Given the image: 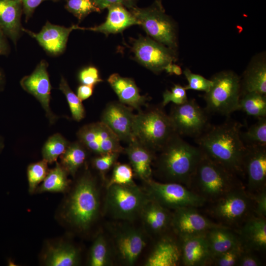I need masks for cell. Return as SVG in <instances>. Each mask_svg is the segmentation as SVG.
I'll use <instances>...</instances> for the list:
<instances>
[{
	"label": "cell",
	"mask_w": 266,
	"mask_h": 266,
	"mask_svg": "<svg viewBox=\"0 0 266 266\" xmlns=\"http://www.w3.org/2000/svg\"><path fill=\"white\" fill-rule=\"evenodd\" d=\"M240 134L245 146H266V117L258 118L256 123Z\"/></svg>",
	"instance_id": "34"
},
{
	"label": "cell",
	"mask_w": 266,
	"mask_h": 266,
	"mask_svg": "<svg viewBox=\"0 0 266 266\" xmlns=\"http://www.w3.org/2000/svg\"><path fill=\"white\" fill-rule=\"evenodd\" d=\"M140 215H141L146 227L154 233L164 232L171 224L172 214L168 209L150 199Z\"/></svg>",
	"instance_id": "29"
},
{
	"label": "cell",
	"mask_w": 266,
	"mask_h": 266,
	"mask_svg": "<svg viewBox=\"0 0 266 266\" xmlns=\"http://www.w3.org/2000/svg\"></svg>",
	"instance_id": "55"
},
{
	"label": "cell",
	"mask_w": 266,
	"mask_h": 266,
	"mask_svg": "<svg viewBox=\"0 0 266 266\" xmlns=\"http://www.w3.org/2000/svg\"><path fill=\"white\" fill-rule=\"evenodd\" d=\"M253 203V213L257 216H266V188L250 194Z\"/></svg>",
	"instance_id": "44"
},
{
	"label": "cell",
	"mask_w": 266,
	"mask_h": 266,
	"mask_svg": "<svg viewBox=\"0 0 266 266\" xmlns=\"http://www.w3.org/2000/svg\"><path fill=\"white\" fill-rule=\"evenodd\" d=\"M47 162L43 160L30 165L27 168V177L29 190L30 193H33L38 184L45 178L48 171Z\"/></svg>",
	"instance_id": "39"
},
{
	"label": "cell",
	"mask_w": 266,
	"mask_h": 266,
	"mask_svg": "<svg viewBox=\"0 0 266 266\" xmlns=\"http://www.w3.org/2000/svg\"><path fill=\"white\" fill-rule=\"evenodd\" d=\"M132 50L141 64L156 73L176 60L174 50L147 37L141 36L136 40Z\"/></svg>",
	"instance_id": "13"
},
{
	"label": "cell",
	"mask_w": 266,
	"mask_h": 266,
	"mask_svg": "<svg viewBox=\"0 0 266 266\" xmlns=\"http://www.w3.org/2000/svg\"><path fill=\"white\" fill-rule=\"evenodd\" d=\"M59 89L66 97L73 119L80 121L83 119L85 111L82 101L71 90L64 77H62L61 79Z\"/></svg>",
	"instance_id": "36"
},
{
	"label": "cell",
	"mask_w": 266,
	"mask_h": 266,
	"mask_svg": "<svg viewBox=\"0 0 266 266\" xmlns=\"http://www.w3.org/2000/svg\"><path fill=\"white\" fill-rule=\"evenodd\" d=\"M172 74H175L177 75H180L182 73L181 67L177 65L172 64Z\"/></svg>",
	"instance_id": "52"
},
{
	"label": "cell",
	"mask_w": 266,
	"mask_h": 266,
	"mask_svg": "<svg viewBox=\"0 0 266 266\" xmlns=\"http://www.w3.org/2000/svg\"><path fill=\"white\" fill-rule=\"evenodd\" d=\"M79 253L73 246L61 244L49 248L45 264L49 266H73L78 264Z\"/></svg>",
	"instance_id": "30"
},
{
	"label": "cell",
	"mask_w": 266,
	"mask_h": 266,
	"mask_svg": "<svg viewBox=\"0 0 266 266\" xmlns=\"http://www.w3.org/2000/svg\"><path fill=\"white\" fill-rule=\"evenodd\" d=\"M145 181L148 197L167 209L198 207L206 202L202 197L181 184L160 183L151 179Z\"/></svg>",
	"instance_id": "8"
},
{
	"label": "cell",
	"mask_w": 266,
	"mask_h": 266,
	"mask_svg": "<svg viewBox=\"0 0 266 266\" xmlns=\"http://www.w3.org/2000/svg\"><path fill=\"white\" fill-rule=\"evenodd\" d=\"M181 261L180 242L169 236L156 244L148 257L146 266H176Z\"/></svg>",
	"instance_id": "23"
},
{
	"label": "cell",
	"mask_w": 266,
	"mask_h": 266,
	"mask_svg": "<svg viewBox=\"0 0 266 266\" xmlns=\"http://www.w3.org/2000/svg\"><path fill=\"white\" fill-rule=\"evenodd\" d=\"M107 82L118 97L119 101L138 111L145 105L148 97L140 94L139 89L133 79L113 73Z\"/></svg>",
	"instance_id": "22"
},
{
	"label": "cell",
	"mask_w": 266,
	"mask_h": 266,
	"mask_svg": "<svg viewBox=\"0 0 266 266\" xmlns=\"http://www.w3.org/2000/svg\"><path fill=\"white\" fill-rule=\"evenodd\" d=\"M252 251L244 249L242 253L237 266H260L262 265L261 260Z\"/></svg>",
	"instance_id": "47"
},
{
	"label": "cell",
	"mask_w": 266,
	"mask_h": 266,
	"mask_svg": "<svg viewBox=\"0 0 266 266\" xmlns=\"http://www.w3.org/2000/svg\"><path fill=\"white\" fill-rule=\"evenodd\" d=\"M108 262L107 244L104 237L100 235L96 238L91 247L89 265L91 266H105Z\"/></svg>",
	"instance_id": "37"
},
{
	"label": "cell",
	"mask_w": 266,
	"mask_h": 266,
	"mask_svg": "<svg viewBox=\"0 0 266 266\" xmlns=\"http://www.w3.org/2000/svg\"><path fill=\"white\" fill-rule=\"evenodd\" d=\"M207 112L194 99L182 104H174L168 115L175 132L195 138L210 126Z\"/></svg>",
	"instance_id": "10"
},
{
	"label": "cell",
	"mask_w": 266,
	"mask_h": 266,
	"mask_svg": "<svg viewBox=\"0 0 266 266\" xmlns=\"http://www.w3.org/2000/svg\"><path fill=\"white\" fill-rule=\"evenodd\" d=\"M73 30H74V25L66 28L53 25L48 22L38 33L22 28V31L35 39L46 52L54 55L64 51L68 36Z\"/></svg>",
	"instance_id": "18"
},
{
	"label": "cell",
	"mask_w": 266,
	"mask_h": 266,
	"mask_svg": "<svg viewBox=\"0 0 266 266\" xmlns=\"http://www.w3.org/2000/svg\"><path fill=\"white\" fill-rule=\"evenodd\" d=\"M67 173L62 165L56 162L55 166L48 171L42 184L36 190L38 193L65 191L68 185Z\"/></svg>",
	"instance_id": "32"
},
{
	"label": "cell",
	"mask_w": 266,
	"mask_h": 266,
	"mask_svg": "<svg viewBox=\"0 0 266 266\" xmlns=\"http://www.w3.org/2000/svg\"><path fill=\"white\" fill-rule=\"evenodd\" d=\"M196 208L181 207L175 209L172 214L170 226L179 238L204 234L212 228L221 225L206 218Z\"/></svg>",
	"instance_id": "14"
},
{
	"label": "cell",
	"mask_w": 266,
	"mask_h": 266,
	"mask_svg": "<svg viewBox=\"0 0 266 266\" xmlns=\"http://www.w3.org/2000/svg\"><path fill=\"white\" fill-rule=\"evenodd\" d=\"M47 66L48 64L45 61H41L30 75L22 79L20 84L26 91L33 95L40 102L50 121H53L55 116L49 105L51 86Z\"/></svg>",
	"instance_id": "17"
},
{
	"label": "cell",
	"mask_w": 266,
	"mask_h": 266,
	"mask_svg": "<svg viewBox=\"0 0 266 266\" xmlns=\"http://www.w3.org/2000/svg\"><path fill=\"white\" fill-rule=\"evenodd\" d=\"M93 1L100 10L115 4L122 5L129 10L136 6L137 0H93Z\"/></svg>",
	"instance_id": "48"
},
{
	"label": "cell",
	"mask_w": 266,
	"mask_h": 266,
	"mask_svg": "<svg viewBox=\"0 0 266 266\" xmlns=\"http://www.w3.org/2000/svg\"><path fill=\"white\" fill-rule=\"evenodd\" d=\"M106 208L116 219L132 220L140 215L149 200L135 184L111 185L107 187Z\"/></svg>",
	"instance_id": "7"
},
{
	"label": "cell",
	"mask_w": 266,
	"mask_h": 266,
	"mask_svg": "<svg viewBox=\"0 0 266 266\" xmlns=\"http://www.w3.org/2000/svg\"><path fill=\"white\" fill-rule=\"evenodd\" d=\"M2 81H3V76L1 72L0 71V85L2 83Z\"/></svg>",
	"instance_id": "54"
},
{
	"label": "cell",
	"mask_w": 266,
	"mask_h": 266,
	"mask_svg": "<svg viewBox=\"0 0 266 266\" xmlns=\"http://www.w3.org/2000/svg\"><path fill=\"white\" fill-rule=\"evenodd\" d=\"M239 110L257 118L266 117V95L248 92L241 95Z\"/></svg>",
	"instance_id": "33"
},
{
	"label": "cell",
	"mask_w": 266,
	"mask_h": 266,
	"mask_svg": "<svg viewBox=\"0 0 266 266\" xmlns=\"http://www.w3.org/2000/svg\"><path fill=\"white\" fill-rule=\"evenodd\" d=\"M94 87L83 84L80 85L77 88V96L81 101L88 99L93 94Z\"/></svg>",
	"instance_id": "50"
},
{
	"label": "cell",
	"mask_w": 266,
	"mask_h": 266,
	"mask_svg": "<svg viewBox=\"0 0 266 266\" xmlns=\"http://www.w3.org/2000/svg\"><path fill=\"white\" fill-rule=\"evenodd\" d=\"M212 259L234 247L242 244L238 234L226 226L220 225L205 234Z\"/></svg>",
	"instance_id": "28"
},
{
	"label": "cell",
	"mask_w": 266,
	"mask_h": 266,
	"mask_svg": "<svg viewBox=\"0 0 266 266\" xmlns=\"http://www.w3.org/2000/svg\"><path fill=\"white\" fill-rule=\"evenodd\" d=\"M237 176L202 152L188 188L206 202H214L232 190L243 187Z\"/></svg>",
	"instance_id": "3"
},
{
	"label": "cell",
	"mask_w": 266,
	"mask_h": 266,
	"mask_svg": "<svg viewBox=\"0 0 266 266\" xmlns=\"http://www.w3.org/2000/svg\"><path fill=\"white\" fill-rule=\"evenodd\" d=\"M22 5L23 11L25 15V20L27 21L32 15L35 8L43 1L58 0H20Z\"/></svg>",
	"instance_id": "49"
},
{
	"label": "cell",
	"mask_w": 266,
	"mask_h": 266,
	"mask_svg": "<svg viewBox=\"0 0 266 266\" xmlns=\"http://www.w3.org/2000/svg\"><path fill=\"white\" fill-rule=\"evenodd\" d=\"M5 36V34L0 30V55L6 54L8 51V46Z\"/></svg>",
	"instance_id": "51"
},
{
	"label": "cell",
	"mask_w": 266,
	"mask_h": 266,
	"mask_svg": "<svg viewBox=\"0 0 266 266\" xmlns=\"http://www.w3.org/2000/svg\"><path fill=\"white\" fill-rule=\"evenodd\" d=\"M78 78L82 84L93 86L102 81L100 77L98 69L94 66H88L82 69Z\"/></svg>",
	"instance_id": "46"
},
{
	"label": "cell",
	"mask_w": 266,
	"mask_h": 266,
	"mask_svg": "<svg viewBox=\"0 0 266 266\" xmlns=\"http://www.w3.org/2000/svg\"><path fill=\"white\" fill-rule=\"evenodd\" d=\"M22 10L20 0H0V30L15 44L22 31Z\"/></svg>",
	"instance_id": "26"
},
{
	"label": "cell",
	"mask_w": 266,
	"mask_h": 266,
	"mask_svg": "<svg viewBox=\"0 0 266 266\" xmlns=\"http://www.w3.org/2000/svg\"><path fill=\"white\" fill-rule=\"evenodd\" d=\"M242 126L233 120L218 125H210L195 138L203 153L237 175H243L246 150L240 134Z\"/></svg>",
	"instance_id": "1"
},
{
	"label": "cell",
	"mask_w": 266,
	"mask_h": 266,
	"mask_svg": "<svg viewBox=\"0 0 266 266\" xmlns=\"http://www.w3.org/2000/svg\"><path fill=\"white\" fill-rule=\"evenodd\" d=\"M156 0V4L161 9H164L162 3H161V0Z\"/></svg>",
	"instance_id": "53"
},
{
	"label": "cell",
	"mask_w": 266,
	"mask_h": 266,
	"mask_svg": "<svg viewBox=\"0 0 266 266\" xmlns=\"http://www.w3.org/2000/svg\"><path fill=\"white\" fill-rule=\"evenodd\" d=\"M135 184L133 180V170L132 166L126 164L115 165L111 178L107 187L113 184L132 185Z\"/></svg>",
	"instance_id": "40"
},
{
	"label": "cell",
	"mask_w": 266,
	"mask_h": 266,
	"mask_svg": "<svg viewBox=\"0 0 266 266\" xmlns=\"http://www.w3.org/2000/svg\"><path fill=\"white\" fill-rule=\"evenodd\" d=\"M161 106H153L134 114L133 137L154 152L160 151L176 133L170 118Z\"/></svg>",
	"instance_id": "4"
},
{
	"label": "cell",
	"mask_w": 266,
	"mask_h": 266,
	"mask_svg": "<svg viewBox=\"0 0 266 266\" xmlns=\"http://www.w3.org/2000/svg\"><path fill=\"white\" fill-rule=\"evenodd\" d=\"M244 249L242 244L234 247L213 257L211 264L217 266H237L239 259Z\"/></svg>",
	"instance_id": "41"
},
{
	"label": "cell",
	"mask_w": 266,
	"mask_h": 266,
	"mask_svg": "<svg viewBox=\"0 0 266 266\" xmlns=\"http://www.w3.org/2000/svg\"><path fill=\"white\" fill-rule=\"evenodd\" d=\"M241 95L257 92L266 95V63L263 57L256 58L245 71L240 79Z\"/></svg>",
	"instance_id": "27"
},
{
	"label": "cell",
	"mask_w": 266,
	"mask_h": 266,
	"mask_svg": "<svg viewBox=\"0 0 266 266\" xmlns=\"http://www.w3.org/2000/svg\"><path fill=\"white\" fill-rule=\"evenodd\" d=\"M65 8L79 21L92 12L101 11L93 0H66Z\"/></svg>",
	"instance_id": "38"
},
{
	"label": "cell",
	"mask_w": 266,
	"mask_h": 266,
	"mask_svg": "<svg viewBox=\"0 0 266 266\" xmlns=\"http://www.w3.org/2000/svg\"><path fill=\"white\" fill-rule=\"evenodd\" d=\"M69 145L68 142L60 134L56 133L49 137L42 149L43 159L48 163L57 161L66 151Z\"/></svg>",
	"instance_id": "35"
},
{
	"label": "cell",
	"mask_w": 266,
	"mask_h": 266,
	"mask_svg": "<svg viewBox=\"0 0 266 266\" xmlns=\"http://www.w3.org/2000/svg\"><path fill=\"white\" fill-rule=\"evenodd\" d=\"M85 147L80 142L69 144L60 156L61 165L66 171L74 176L84 163L87 153Z\"/></svg>",
	"instance_id": "31"
},
{
	"label": "cell",
	"mask_w": 266,
	"mask_h": 266,
	"mask_svg": "<svg viewBox=\"0 0 266 266\" xmlns=\"http://www.w3.org/2000/svg\"><path fill=\"white\" fill-rule=\"evenodd\" d=\"M99 209V196L95 182L90 175H84L70 197L67 218L76 227L85 230L96 219Z\"/></svg>",
	"instance_id": "6"
},
{
	"label": "cell",
	"mask_w": 266,
	"mask_h": 266,
	"mask_svg": "<svg viewBox=\"0 0 266 266\" xmlns=\"http://www.w3.org/2000/svg\"><path fill=\"white\" fill-rule=\"evenodd\" d=\"M213 203L211 213L229 225L247 219L250 212H253V203L250 195L243 187L232 190Z\"/></svg>",
	"instance_id": "11"
},
{
	"label": "cell",
	"mask_w": 266,
	"mask_h": 266,
	"mask_svg": "<svg viewBox=\"0 0 266 266\" xmlns=\"http://www.w3.org/2000/svg\"><path fill=\"white\" fill-rule=\"evenodd\" d=\"M205 234L179 238L181 261L185 266H202L211 264L212 256Z\"/></svg>",
	"instance_id": "20"
},
{
	"label": "cell",
	"mask_w": 266,
	"mask_h": 266,
	"mask_svg": "<svg viewBox=\"0 0 266 266\" xmlns=\"http://www.w3.org/2000/svg\"><path fill=\"white\" fill-rule=\"evenodd\" d=\"M77 136L87 149L99 155L124 151L117 136L101 122L83 126L78 132Z\"/></svg>",
	"instance_id": "12"
},
{
	"label": "cell",
	"mask_w": 266,
	"mask_h": 266,
	"mask_svg": "<svg viewBox=\"0 0 266 266\" xmlns=\"http://www.w3.org/2000/svg\"><path fill=\"white\" fill-rule=\"evenodd\" d=\"M119 154L110 153L99 155L94 159V165L101 173L105 172L115 164Z\"/></svg>",
	"instance_id": "45"
},
{
	"label": "cell",
	"mask_w": 266,
	"mask_h": 266,
	"mask_svg": "<svg viewBox=\"0 0 266 266\" xmlns=\"http://www.w3.org/2000/svg\"><path fill=\"white\" fill-rule=\"evenodd\" d=\"M133 108L120 101H111L103 109L101 121L108 127L120 141L130 143L134 138L132 125L134 114Z\"/></svg>",
	"instance_id": "15"
},
{
	"label": "cell",
	"mask_w": 266,
	"mask_h": 266,
	"mask_svg": "<svg viewBox=\"0 0 266 266\" xmlns=\"http://www.w3.org/2000/svg\"><path fill=\"white\" fill-rule=\"evenodd\" d=\"M188 100L186 90L184 87L175 84L171 91L166 90L163 93L161 106L164 107L170 102H172L174 104H182Z\"/></svg>",
	"instance_id": "43"
},
{
	"label": "cell",
	"mask_w": 266,
	"mask_h": 266,
	"mask_svg": "<svg viewBox=\"0 0 266 266\" xmlns=\"http://www.w3.org/2000/svg\"><path fill=\"white\" fill-rule=\"evenodd\" d=\"M243 175L246 178L249 194L266 188V146H246Z\"/></svg>",
	"instance_id": "16"
},
{
	"label": "cell",
	"mask_w": 266,
	"mask_h": 266,
	"mask_svg": "<svg viewBox=\"0 0 266 266\" xmlns=\"http://www.w3.org/2000/svg\"><path fill=\"white\" fill-rule=\"evenodd\" d=\"M108 15L105 21L101 24L90 28L80 27L74 25V30H89L100 32L106 35L122 32L125 29L139 25V22L125 6L115 4L107 8Z\"/></svg>",
	"instance_id": "21"
},
{
	"label": "cell",
	"mask_w": 266,
	"mask_h": 266,
	"mask_svg": "<svg viewBox=\"0 0 266 266\" xmlns=\"http://www.w3.org/2000/svg\"><path fill=\"white\" fill-rule=\"evenodd\" d=\"M147 33L154 40L173 50L177 47L175 27L164 9L156 4L147 8L136 6L129 9Z\"/></svg>",
	"instance_id": "9"
},
{
	"label": "cell",
	"mask_w": 266,
	"mask_h": 266,
	"mask_svg": "<svg viewBox=\"0 0 266 266\" xmlns=\"http://www.w3.org/2000/svg\"><path fill=\"white\" fill-rule=\"evenodd\" d=\"M212 85L203 96L209 113L229 116L239 110L240 78L231 70L222 71L211 78Z\"/></svg>",
	"instance_id": "5"
},
{
	"label": "cell",
	"mask_w": 266,
	"mask_h": 266,
	"mask_svg": "<svg viewBox=\"0 0 266 266\" xmlns=\"http://www.w3.org/2000/svg\"><path fill=\"white\" fill-rule=\"evenodd\" d=\"M124 151L135 174L144 181L151 179V164L155 152L135 138L124 148Z\"/></svg>",
	"instance_id": "25"
},
{
	"label": "cell",
	"mask_w": 266,
	"mask_h": 266,
	"mask_svg": "<svg viewBox=\"0 0 266 266\" xmlns=\"http://www.w3.org/2000/svg\"><path fill=\"white\" fill-rule=\"evenodd\" d=\"M157 160L159 173L167 182H176L188 188L202 151L175 133L160 151Z\"/></svg>",
	"instance_id": "2"
},
{
	"label": "cell",
	"mask_w": 266,
	"mask_h": 266,
	"mask_svg": "<svg viewBox=\"0 0 266 266\" xmlns=\"http://www.w3.org/2000/svg\"><path fill=\"white\" fill-rule=\"evenodd\" d=\"M238 235L245 249L264 251L266 248V218L256 215L249 217Z\"/></svg>",
	"instance_id": "24"
},
{
	"label": "cell",
	"mask_w": 266,
	"mask_h": 266,
	"mask_svg": "<svg viewBox=\"0 0 266 266\" xmlns=\"http://www.w3.org/2000/svg\"><path fill=\"white\" fill-rule=\"evenodd\" d=\"M115 241L120 259L128 265H133L146 245L142 232L133 228L120 231L116 235Z\"/></svg>",
	"instance_id": "19"
},
{
	"label": "cell",
	"mask_w": 266,
	"mask_h": 266,
	"mask_svg": "<svg viewBox=\"0 0 266 266\" xmlns=\"http://www.w3.org/2000/svg\"><path fill=\"white\" fill-rule=\"evenodd\" d=\"M183 73L188 81V84L184 87L186 90H193L206 93L212 85L211 79H207L200 75L194 73L188 68L185 69Z\"/></svg>",
	"instance_id": "42"
}]
</instances>
